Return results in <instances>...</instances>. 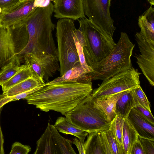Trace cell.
<instances>
[{
    "label": "cell",
    "mask_w": 154,
    "mask_h": 154,
    "mask_svg": "<svg viewBox=\"0 0 154 154\" xmlns=\"http://www.w3.org/2000/svg\"><path fill=\"white\" fill-rule=\"evenodd\" d=\"M54 9L51 2L45 7L37 8L22 21L26 24L29 39L19 54L22 58L26 54H32L44 67L47 79L60 70L57 49L52 35L55 28L51 19Z\"/></svg>",
    "instance_id": "1"
},
{
    "label": "cell",
    "mask_w": 154,
    "mask_h": 154,
    "mask_svg": "<svg viewBox=\"0 0 154 154\" xmlns=\"http://www.w3.org/2000/svg\"><path fill=\"white\" fill-rule=\"evenodd\" d=\"M92 91V82L47 83L24 99L41 111H54L65 116Z\"/></svg>",
    "instance_id": "2"
},
{
    "label": "cell",
    "mask_w": 154,
    "mask_h": 154,
    "mask_svg": "<svg viewBox=\"0 0 154 154\" xmlns=\"http://www.w3.org/2000/svg\"><path fill=\"white\" fill-rule=\"evenodd\" d=\"M134 45L125 32H121L118 42L108 55L91 67L88 74L92 80L103 81L133 67L131 57Z\"/></svg>",
    "instance_id": "3"
},
{
    "label": "cell",
    "mask_w": 154,
    "mask_h": 154,
    "mask_svg": "<svg viewBox=\"0 0 154 154\" xmlns=\"http://www.w3.org/2000/svg\"><path fill=\"white\" fill-rule=\"evenodd\" d=\"M79 29L84 35L86 45L83 47L86 62L91 68L106 57L116 43L113 35L99 27L86 17L77 20Z\"/></svg>",
    "instance_id": "4"
},
{
    "label": "cell",
    "mask_w": 154,
    "mask_h": 154,
    "mask_svg": "<svg viewBox=\"0 0 154 154\" xmlns=\"http://www.w3.org/2000/svg\"><path fill=\"white\" fill-rule=\"evenodd\" d=\"M65 116L70 122L88 133L108 130L111 123L96 105L91 94Z\"/></svg>",
    "instance_id": "5"
},
{
    "label": "cell",
    "mask_w": 154,
    "mask_h": 154,
    "mask_svg": "<svg viewBox=\"0 0 154 154\" xmlns=\"http://www.w3.org/2000/svg\"><path fill=\"white\" fill-rule=\"evenodd\" d=\"M56 28L60 76L80 63L74 39L75 28L74 20L69 18L60 19Z\"/></svg>",
    "instance_id": "6"
},
{
    "label": "cell",
    "mask_w": 154,
    "mask_h": 154,
    "mask_svg": "<svg viewBox=\"0 0 154 154\" xmlns=\"http://www.w3.org/2000/svg\"><path fill=\"white\" fill-rule=\"evenodd\" d=\"M28 39L29 34L25 23L8 27L0 25V67L19 54L26 46Z\"/></svg>",
    "instance_id": "7"
},
{
    "label": "cell",
    "mask_w": 154,
    "mask_h": 154,
    "mask_svg": "<svg viewBox=\"0 0 154 154\" xmlns=\"http://www.w3.org/2000/svg\"><path fill=\"white\" fill-rule=\"evenodd\" d=\"M141 74L133 67L103 81L91 95L94 99L106 98L125 91L131 90L140 85Z\"/></svg>",
    "instance_id": "8"
},
{
    "label": "cell",
    "mask_w": 154,
    "mask_h": 154,
    "mask_svg": "<svg viewBox=\"0 0 154 154\" xmlns=\"http://www.w3.org/2000/svg\"><path fill=\"white\" fill-rule=\"evenodd\" d=\"M111 0H83L85 15L107 32L113 35L116 29L111 16Z\"/></svg>",
    "instance_id": "9"
},
{
    "label": "cell",
    "mask_w": 154,
    "mask_h": 154,
    "mask_svg": "<svg viewBox=\"0 0 154 154\" xmlns=\"http://www.w3.org/2000/svg\"><path fill=\"white\" fill-rule=\"evenodd\" d=\"M140 54L137 63L150 84L154 86V41L149 40L140 32L135 35Z\"/></svg>",
    "instance_id": "10"
},
{
    "label": "cell",
    "mask_w": 154,
    "mask_h": 154,
    "mask_svg": "<svg viewBox=\"0 0 154 154\" xmlns=\"http://www.w3.org/2000/svg\"><path fill=\"white\" fill-rule=\"evenodd\" d=\"M36 8L35 0H22L11 9L0 13V25L8 27L21 23Z\"/></svg>",
    "instance_id": "11"
},
{
    "label": "cell",
    "mask_w": 154,
    "mask_h": 154,
    "mask_svg": "<svg viewBox=\"0 0 154 154\" xmlns=\"http://www.w3.org/2000/svg\"><path fill=\"white\" fill-rule=\"evenodd\" d=\"M54 17L57 19L74 20L85 17L83 0H60L54 5Z\"/></svg>",
    "instance_id": "12"
},
{
    "label": "cell",
    "mask_w": 154,
    "mask_h": 154,
    "mask_svg": "<svg viewBox=\"0 0 154 154\" xmlns=\"http://www.w3.org/2000/svg\"><path fill=\"white\" fill-rule=\"evenodd\" d=\"M139 136L154 140V123L133 108L126 118Z\"/></svg>",
    "instance_id": "13"
},
{
    "label": "cell",
    "mask_w": 154,
    "mask_h": 154,
    "mask_svg": "<svg viewBox=\"0 0 154 154\" xmlns=\"http://www.w3.org/2000/svg\"><path fill=\"white\" fill-rule=\"evenodd\" d=\"M91 76L88 74L80 64L73 67L63 75L50 82L48 84L62 82H77L80 83H92Z\"/></svg>",
    "instance_id": "14"
},
{
    "label": "cell",
    "mask_w": 154,
    "mask_h": 154,
    "mask_svg": "<svg viewBox=\"0 0 154 154\" xmlns=\"http://www.w3.org/2000/svg\"><path fill=\"white\" fill-rule=\"evenodd\" d=\"M34 154H57L49 121L45 131L36 142Z\"/></svg>",
    "instance_id": "15"
},
{
    "label": "cell",
    "mask_w": 154,
    "mask_h": 154,
    "mask_svg": "<svg viewBox=\"0 0 154 154\" xmlns=\"http://www.w3.org/2000/svg\"><path fill=\"white\" fill-rule=\"evenodd\" d=\"M138 24L141 34L146 38L154 41V9L152 6L139 16Z\"/></svg>",
    "instance_id": "16"
},
{
    "label": "cell",
    "mask_w": 154,
    "mask_h": 154,
    "mask_svg": "<svg viewBox=\"0 0 154 154\" xmlns=\"http://www.w3.org/2000/svg\"><path fill=\"white\" fill-rule=\"evenodd\" d=\"M54 126L60 132L74 136L82 142H85L88 133L70 122L65 117L62 116L58 118Z\"/></svg>",
    "instance_id": "17"
},
{
    "label": "cell",
    "mask_w": 154,
    "mask_h": 154,
    "mask_svg": "<svg viewBox=\"0 0 154 154\" xmlns=\"http://www.w3.org/2000/svg\"><path fill=\"white\" fill-rule=\"evenodd\" d=\"M125 91L105 99H97L93 98L96 105L104 113L108 121L111 122L115 118L116 115V106L117 101Z\"/></svg>",
    "instance_id": "18"
},
{
    "label": "cell",
    "mask_w": 154,
    "mask_h": 154,
    "mask_svg": "<svg viewBox=\"0 0 154 154\" xmlns=\"http://www.w3.org/2000/svg\"><path fill=\"white\" fill-rule=\"evenodd\" d=\"M137 105L131 90L126 91L118 100L116 106V114L126 118L131 110Z\"/></svg>",
    "instance_id": "19"
},
{
    "label": "cell",
    "mask_w": 154,
    "mask_h": 154,
    "mask_svg": "<svg viewBox=\"0 0 154 154\" xmlns=\"http://www.w3.org/2000/svg\"><path fill=\"white\" fill-rule=\"evenodd\" d=\"M22 58L19 55H17L8 63L2 67L0 70V85L26 66L25 64L20 65Z\"/></svg>",
    "instance_id": "20"
},
{
    "label": "cell",
    "mask_w": 154,
    "mask_h": 154,
    "mask_svg": "<svg viewBox=\"0 0 154 154\" xmlns=\"http://www.w3.org/2000/svg\"><path fill=\"white\" fill-rule=\"evenodd\" d=\"M122 139L124 154H130L132 147L138 139V135L126 118H124Z\"/></svg>",
    "instance_id": "21"
},
{
    "label": "cell",
    "mask_w": 154,
    "mask_h": 154,
    "mask_svg": "<svg viewBox=\"0 0 154 154\" xmlns=\"http://www.w3.org/2000/svg\"><path fill=\"white\" fill-rule=\"evenodd\" d=\"M25 64L29 68L32 77L42 84H44L45 72L44 67L38 62L35 57L32 54L24 55L23 57Z\"/></svg>",
    "instance_id": "22"
},
{
    "label": "cell",
    "mask_w": 154,
    "mask_h": 154,
    "mask_svg": "<svg viewBox=\"0 0 154 154\" xmlns=\"http://www.w3.org/2000/svg\"><path fill=\"white\" fill-rule=\"evenodd\" d=\"M53 138L57 154H76L72 147V141L61 136L53 125H51Z\"/></svg>",
    "instance_id": "23"
},
{
    "label": "cell",
    "mask_w": 154,
    "mask_h": 154,
    "mask_svg": "<svg viewBox=\"0 0 154 154\" xmlns=\"http://www.w3.org/2000/svg\"><path fill=\"white\" fill-rule=\"evenodd\" d=\"M99 131L88 133L87 140L85 142V154H106L101 141Z\"/></svg>",
    "instance_id": "24"
},
{
    "label": "cell",
    "mask_w": 154,
    "mask_h": 154,
    "mask_svg": "<svg viewBox=\"0 0 154 154\" xmlns=\"http://www.w3.org/2000/svg\"><path fill=\"white\" fill-rule=\"evenodd\" d=\"M42 84L30 77L11 87L3 93L8 97H13L32 89Z\"/></svg>",
    "instance_id": "25"
},
{
    "label": "cell",
    "mask_w": 154,
    "mask_h": 154,
    "mask_svg": "<svg viewBox=\"0 0 154 154\" xmlns=\"http://www.w3.org/2000/svg\"><path fill=\"white\" fill-rule=\"evenodd\" d=\"M30 77H32L30 71L26 66L17 72L1 86L3 93L15 85Z\"/></svg>",
    "instance_id": "26"
},
{
    "label": "cell",
    "mask_w": 154,
    "mask_h": 154,
    "mask_svg": "<svg viewBox=\"0 0 154 154\" xmlns=\"http://www.w3.org/2000/svg\"><path fill=\"white\" fill-rule=\"evenodd\" d=\"M123 119L124 118L120 115L116 114L111 122L109 128L112 132L118 143L123 147L122 135Z\"/></svg>",
    "instance_id": "27"
},
{
    "label": "cell",
    "mask_w": 154,
    "mask_h": 154,
    "mask_svg": "<svg viewBox=\"0 0 154 154\" xmlns=\"http://www.w3.org/2000/svg\"><path fill=\"white\" fill-rule=\"evenodd\" d=\"M131 91L137 105H139L151 112L150 102L140 85Z\"/></svg>",
    "instance_id": "28"
},
{
    "label": "cell",
    "mask_w": 154,
    "mask_h": 154,
    "mask_svg": "<svg viewBox=\"0 0 154 154\" xmlns=\"http://www.w3.org/2000/svg\"><path fill=\"white\" fill-rule=\"evenodd\" d=\"M103 131L106 138L112 154H124L123 147L118 143L112 132L109 129Z\"/></svg>",
    "instance_id": "29"
},
{
    "label": "cell",
    "mask_w": 154,
    "mask_h": 154,
    "mask_svg": "<svg viewBox=\"0 0 154 154\" xmlns=\"http://www.w3.org/2000/svg\"><path fill=\"white\" fill-rule=\"evenodd\" d=\"M74 39L75 44L77 52L79 56L80 64L85 72L88 74L91 72V68L87 64L83 52V47L78 41L75 35Z\"/></svg>",
    "instance_id": "30"
},
{
    "label": "cell",
    "mask_w": 154,
    "mask_h": 154,
    "mask_svg": "<svg viewBox=\"0 0 154 154\" xmlns=\"http://www.w3.org/2000/svg\"><path fill=\"white\" fill-rule=\"evenodd\" d=\"M144 154H154V140L140 137L138 135Z\"/></svg>",
    "instance_id": "31"
},
{
    "label": "cell",
    "mask_w": 154,
    "mask_h": 154,
    "mask_svg": "<svg viewBox=\"0 0 154 154\" xmlns=\"http://www.w3.org/2000/svg\"><path fill=\"white\" fill-rule=\"evenodd\" d=\"M31 148L29 145H25L16 142L12 146L10 154H27L31 150Z\"/></svg>",
    "instance_id": "32"
},
{
    "label": "cell",
    "mask_w": 154,
    "mask_h": 154,
    "mask_svg": "<svg viewBox=\"0 0 154 154\" xmlns=\"http://www.w3.org/2000/svg\"><path fill=\"white\" fill-rule=\"evenodd\" d=\"M22 0H0V11L1 12L7 11L11 9Z\"/></svg>",
    "instance_id": "33"
},
{
    "label": "cell",
    "mask_w": 154,
    "mask_h": 154,
    "mask_svg": "<svg viewBox=\"0 0 154 154\" xmlns=\"http://www.w3.org/2000/svg\"><path fill=\"white\" fill-rule=\"evenodd\" d=\"M134 108L143 117L154 123V118L151 112L144 108L139 105L136 106Z\"/></svg>",
    "instance_id": "34"
},
{
    "label": "cell",
    "mask_w": 154,
    "mask_h": 154,
    "mask_svg": "<svg viewBox=\"0 0 154 154\" xmlns=\"http://www.w3.org/2000/svg\"><path fill=\"white\" fill-rule=\"evenodd\" d=\"M45 83L39 85L26 92L20 94H19L14 96V101L18 100L20 99H24L31 94L33 93L41 88L43 86Z\"/></svg>",
    "instance_id": "35"
},
{
    "label": "cell",
    "mask_w": 154,
    "mask_h": 154,
    "mask_svg": "<svg viewBox=\"0 0 154 154\" xmlns=\"http://www.w3.org/2000/svg\"><path fill=\"white\" fill-rule=\"evenodd\" d=\"M102 144L106 154H112L106 136L103 131H99Z\"/></svg>",
    "instance_id": "36"
},
{
    "label": "cell",
    "mask_w": 154,
    "mask_h": 154,
    "mask_svg": "<svg viewBox=\"0 0 154 154\" xmlns=\"http://www.w3.org/2000/svg\"><path fill=\"white\" fill-rule=\"evenodd\" d=\"M72 143L76 146L79 154H85V142L81 141L75 137L73 139Z\"/></svg>",
    "instance_id": "37"
},
{
    "label": "cell",
    "mask_w": 154,
    "mask_h": 154,
    "mask_svg": "<svg viewBox=\"0 0 154 154\" xmlns=\"http://www.w3.org/2000/svg\"><path fill=\"white\" fill-rule=\"evenodd\" d=\"M130 154H144L142 145L138 139L133 145Z\"/></svg>",
    "instance_id": "38"
},
{
    "label": "cell",
    "mask_w": 154,
    "mask_h": 154,
    "mask_svg": "<svg viewBox=\"0 0 154 154\" xmlns=\"http://www.w3.org/2000/svg\"><path fill=\"white\" fill-rule=\"evenodd\" d=\"M74 33L76 38L82 47L86 46V41L82 31L79 29L75 28L74 30Z\"/></svg>",
    "instance_id": "39"
},
{
    "label": "cell",
    "mask_w": 154,
    "mask_h": 154,
    "mask_svg": "<svg viewBox=\"0 0 154 154\" xmlns=\"http://www.w3.org/2000/svg\"><path fill=\"white\" fill-rule=\"evenodd\" d=\"M14 101L13 97H8L4 94L0 95V109L8 103Z\"/></svg>",
    "instance_id": "40"
},
{
    "label": "cell",
    "mask_w": 154,
    "mask_h": 154,
    "mask_svg": "<svg viewBox=\"0 0 154 154\" xmlns=\"http://www.w3.org/2000/svg\"><path fill=\"white\" fill-rule=\"evenodd\" d=\"M2 108L3 107L0 109V119L1 112ZM4 142L3 136L1 128L0 121V154H4L5 153L3 146Z\"/></svg>",
    "instance_id": "41"
},
{
    "label": "cell",
    "mask_w": 154,
    "mask_h": 154,
    "mask_svg": "<svg viewBox=\"0 0 154 154\" xmlns=\"http://www.w3.org/2000/svg\"><path fill=\"white\" fill-rule=\"evenodd\" d=\"M150 3V5H154V0H147Z\"/></svg>",
    "instance_id": "42"
},
{
    "label": "cell",
    "mask_w": 154,
    "mask_h": 154,
    "mask_svg": "<svg viewBox=\"0 0 154 154\" xmlns=\"http://www.w3.org/2000/svg\"><path fill=\"white\" fill-rule=\"evenodd\" d=\"M60 0H53L52 1L54 3V5H56Z\"/></svg>",
    "instance_id": "43"
},
{
    "label": "cell",
    "mask_w": 154,
    "mask_h": 154,
    "mask_svg": "<svg viewBox=\"0 0 154 154\" xmlns=\"http://www.w3.org/2000/svg\"></svg>",
    "instance_id": "44"
}]
</instances>
